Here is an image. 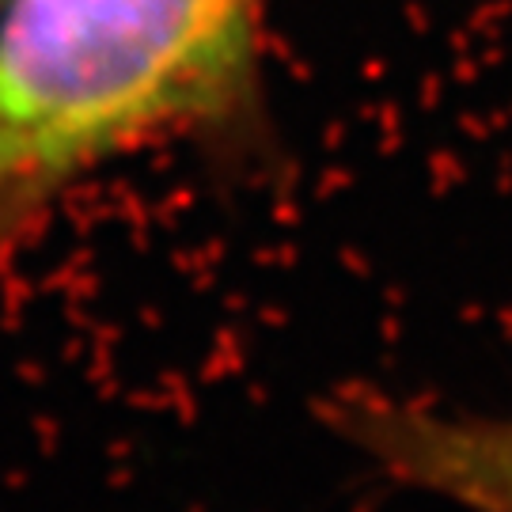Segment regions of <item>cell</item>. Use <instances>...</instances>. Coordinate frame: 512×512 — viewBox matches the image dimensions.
<instances>
[{
  "instance_id": "obj_1",
  "label": "cell",
  "mask_w": 512,
  "mask_h": 512,
  "mask_svg": "<svg viewBox=\"0 0 512 512\" xmlns=\"http://www.w3.org/2000/svg\"><path fill=\"white\" fill-rule=\"evenodd\" d=\"M266 0H0V266L129 152L236 129Z\"/></svg>"
},
{
  "instance_id": "obj_2",
  "label": "cell",
  "mask_w": 512,
  "mask_h": 512,
  "mask_svg": "<svg viewBox=\"0 0 512 512\" xmlns=\"http://www.w3.org/2000/svg\"><path fill=\"white\" fill-rule=\"evenodd\" d=\"M338 433L387 478L463 512H512V410L349 391L330 406Z\"/></svg>"
}]
</instances>
